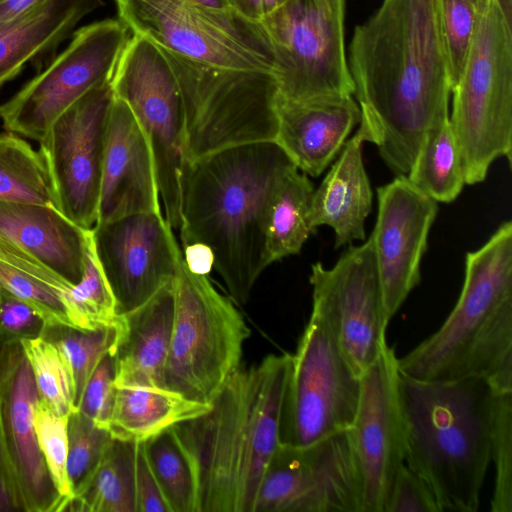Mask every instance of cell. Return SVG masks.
Wrapping results in <instances>:
<instances>
[{
  "mask_svg": "<svg viewBox=\"0 0 512 512\" xmlns=\"http://www.w3.org/2000/svg\"><path fill=\"white\" fill-rule=\"evenodd\" d=\"M401 374L421 381L481 378L512 390V222L465 257L460 296L440 328L397 358Z\"/></svg>",
  "mask_w": 512,
  "mask_h": 512,
  "instance_id": "4",
  "label": "cell"
},
{
  "mask_svg": "<svg viewBox=\"0 0 512 512\" xmlns=\"http://www.w3.org/2000/svg\"><path fill=\"white\" fill-rule=\"evenodd\" d=\"M115 395L114 362L106 355L90 377L76 410L99 427H107Z\"/></svg>",
  "mask_w": 512,
  "mask_h": 512,
  "instance_id": "42",
  "label": "cell"
},
{
  "mask_svg": "<svg viewBox=\"0 0 512 512\" xmlns=\"http://www.w3.org/2000/svg\"><path fill=\"white\" fill-rule=\"evenodd\" d=\"M111 87L114 97L128 105L147 137L165 219L172 229L179 230L185 119L174 71L158 46L132 34L117 63Z\"/></svg>",
  "mask_w": 512,
  "mask_h": 512,
  "instance_id": "12",
  "label": "cell"
},
{
  "mask_svg": "<svg viewBox=\"0 0 512 512\" xmlns=\"http://www.w3.org/2000/svg\"><path fill=\"white\" fill-rule=\"evenodd\" d=\"M347 58L367 142L407 175L428 129L449 116L439 0H383L356 26Z\"/></svg>",
  "mask_w": 512,
  "mask_h": 512,
  "instance_id": "1",
  "label": "cell"
},
{
  "mask_svg": "<svg viewBox=\"0 0 512 512\" xmlns=\"http://www.w3.org/2000/svg\"><path fill=\"white\" fill-rule=\"evenodd\" d=\"M437 202H453L465 183L461 155L449 116L430 127L406 175Z\"/></svg>",
  "mask_w": 512,
  "mask_h": 512,
  "instance_id": "31",
  "label": "cell"
},
{
  "mask_svg": "<svg viewBox=\"0 0 512 512\" xmlns=\"http://www.w3.org/2000/svg\"><path fill=\"white\" fill-rule=\"evenodd\" d=\"M292 354L239 367L210 409L172 427L190 465L195 512H254L266 468L280 444Z\"/></svg>",
  "mask_w": 512,
  "mask_h": 512,
  "instance_id": "3",
  "label": "cell"
},
{
  "mask_svg": "<svg viewBox=\"0 0 512 512\" xmlns=\"http://www.w3.org/2000/svg\"><path fill=\"white\" fill-rule=\"evenodd\" d=\"M210 403L190 400L161 387L115 386L106 429L114 439L145 442L206 413Z\"/></svg>",
  "mask_w": 512,
  "mask_h": 512,
  "instance_id": "27",
  "label": "cell"
},
{
  "mask_svg": "<svg viewBox=\"0 0 512 512\" xmlns=\"http://www.w3.org/2000/svg\"><path fill=\"white\" fill-rule=\"evenodd\" d=\"M254 512H362V481L351 428L305 446L279 444Z\"/></svg>",
  "mask_w": 512,
  "mask_h": 512,
  "instance_id": "14",
  "label": "cell"
},
{
  "mask_svg": "<svg viewBox=\"0 0 512 512\" xmlns=\"http://www.w3.org/2000/svg\"><path fill=\"white\" fill-rule=\"evenodd\" d=\"M160 49L182 96L184 162L234 146L275 141L278 86L274 74L210 67Z\"/></svg>",
  "mask_w": 512,
  "mask_h": 512,
  "instance_id": "7",
  "label": "cell"
},
{
  "mask_svg": "<svg viewBox=\"0 0 512 512\" xmlns=\"http://www.w3.org/2000/svg\"><path fill=\"white\" fill-rule=\"evenodd\" d=\"M314 186L308 175L296 167L278 186L272 200L266 230L268 264L299 254L308 237L314 233L309 224V211Z\"/></svg>",
  "mask_w": 512,
  "mask_h": 512,
  "instance_id": "30",
  "label": "cell"
},
{
  "mask_svg": "<svg viewBox=\"0 0 512 512\" xmlns=\"http://www.w3.org/2000/svg\"><path fill=\"white\" fill-rule=\"evenodd\" d=\"M0 202L56 207L50 175L40 150L10 131L0 133Z\"/></svg>",
  "mask_w": 512,
  "mask_h": 512,
  "instance_id": "32",
  "label": "cell"
},
{
  "mask_svg": "<svg viewBox=\"0 0 512 512\" xmlns=\"http://www.w3.org/2000/svg\"><path fill=\"white\" fill-rule=\"evenodd\" d=\"M91 237L119 315L142 305L175 277L182 252L161 211L95 224Z\"/></svg>",
  "mask_w": 512,
  "mask_h": 512,
  "instance_id": "18",
  "label": "cell"
},
{
  "mask_svg": "<svg viewBox=\"0 0 512 512\" xmlns=\"http://www.w3.org/2000/svg\"><path fill=\"white\" fill-rule=\"evenodd\" d=\"M31 367L39 403L60 415L75 410L69 371L57 349L43 337L21 342Z\"/></svg>",
  "mask_w": 512,
  "mask_h": 512,
  "instance_id": "35",
  "label": "cell"
},
{
  "mask_svg": "<svg viewBox=\"0 0 512 512\" xmlns=\"http://www.w3.org/2000/svg\"><path fill=\"white\" fill-rule=\"evenodd\" d=\"M70 300L85 330L117 326L120 315L116 301L96 256L92 237L81 280L72 286Z\"/></svg>",
  "mask_w": 512,
  "mask_h": 512,
  "instance_id": "36",
  "label": "cell"
},
{
  "mask_svg": "<svg viewBox=\"0 0 512 512\" xmlns=\"http://www.w3.org/2000/svg\"><path fill=\"white\" fill-rule=\"evenodd\" d=\"M491 463L495 478L492 512H512V390L493 389Z\"/></svg>",
  "mask_w": 512,
  "mask_h": 512,
  "instance_id": "37",
  "label": "cell"
},
{
  "mask_svg": "<svg viewBox=\"0 0 512 512\" xmlns=\"http://www.w3.org/2000/svg\"><path fill=\"white\" fill-rule=\"evenodd\" d=\"M491 1L492 0H471L478 14L483 13L488 8Z\"/></svg>",
  "mask_w": 512,
  "mask_h": 512,
  "instance_id": "52",
  "label": "cell"
},
{
  "mask_svg": "<svg viewBox=\"0 0 512 512\" xmlns=\"http://www.w3.org/2000/svg\"><path fill=\"white\" fill-rule=\"evenodd\" d=\"M397 358L387 346L360 377L351 434L362 481V512H386L395 475L405 463Z\"/></svg>",
  "mask_w": 512,
  "mask_h": 512,
  "instance_id": "17",
  "label": "cell"
},
{
  "mask_svg": "<svg viewBox=\"0 0 512 512\" xmlns=\"http://www.w3.org/2000/svg\"><path fill=\"white\" fill-rule=\"evenodd\" d=\"M135 493L137 512H171L152 471L143 442L136 444Z\"/></svg>",
  "mask_w": 512,
  "mask_h": 512,
  "instance_id": "44",
  "label": "cell"
},
{
  "mask_svg": "<svg viewBox=\"0 0 512 512\" xmlns=\"http://www.w3.org/2000/svg\"><path fill=\"white\" fill-rule=\"evenodd\" d=\"M111 81L85 94L49 127L39 141L57 209L80 227L97 222Z\"/></svg>",
  "mask_w": 512,
  "mask_h": 512,
  "instance_id": "15",
  "label": "cell"
},
{
  "mask_svg": "<svg viewBox=\"0 0 512 512\" xmlns=\"http://www.w3.org/2000/svg\"><path fill=\"white\" fill-rule=\"evenodd\" d=\"M309 282L312 306L327 318L345 358L361 377L388 346L389 323L371 236L361 245L350 244L331 268L314 263Z\"/></svg>",
  "mask_w": 512,
  "mask_h": 512,
  "instance_id": "16",
  "label": "cell"
},
{
  "mask_svg": "<svg viewBox=\"0 0 512 512\" xmlns=\"http://www.w3.org/2000/svg\"><path fill=\"white\" fill-rule=\"evenodd\" d=\"M450 124L465 183L485 180L492 163H512V24L496 0L479 14L461 77L451 91Z\"/></svg>",
  "mask_w": 512,
  "mask_h": 512,
  "instance_id": "6",
  "label": "cell"
},
{
  "mask_svg": "<svg viewBox=\"0 0 512 512\" xmlns=\"http://www.w3.org/2000/svg\"><path fill=\"white\" fill-rule=\"evenodd\" d=\"M118 19L160 48L210 67L276 76L278 62L262 24L217 14L190 0H114Z\"/></svg>",
  "mask_w": 512,
  "mask_h": 512,
  "instance_id": "9",
  "label": "cell"
},
{
  "mask_svg": "<svg viewBox=\"0 0 512 512\" xmlns=\"http://www.w3.org/2000/svg\"><path fill=\"white\" fill-rule=\"evenodd\" d=\"M38 403L21 342L0 348L1 426L25 511L60 512L63 499L52 483L37 441Z\"/></svg>",
  "mask_w": 512,
  "mask_h": 512,
  "instance_id": "20",
  "label": "cell"
},
{
  "mask_svg": "<svg viewBox=\"0 0 512 512\" xmlns=\"http://www.w3.org/2000/svg\"><path fill=\"white\" fill-rule=\"evenodd\" d=\"M439 11L452 91L465 67L479 14L471 0H439Z\"/></svg>",
  "mask_w": 512,
  "mask_h": 512,
  "instance_id": "39",
  "label": "cell"
},
{
  "mask_svg": "<svg viewBox=\"0 0 512 512\" xmlns=\"http://www.w3.org/2000/svg\"><path fill=\"white\" fill-rule=\"evenodd\" d=\"M68 416L57 414L40 403L35 416L40 451L52 483L63 499L61 511L71 496L67 474Z\"/></svg>",
  "mask_w": 512,
  "mask_h": 512,
  "instance_id": "40",
  "label": "cell"
},
{
  "mask_svg": "<svg viewBox=\"0 0 512 512\" xmlns=\"http://www.w3.org/2000/svg\"><path fill=\"white\" fill-rule=\"evenodd\" d=\"M346 0H285L262 26L273 46L279 95L290 101L352 96Z\"/></svg>",
  "mask_w": 512,
  "mask_h": 512,
  "instance_id": "11",
  "label": "cell"
},
{
  "mask_svg": "<svg viewBox=\"0 0 512 512\" xmlns=\"http://www.w3.org/2000/svg\"><path fill=\"white\" fill-rule=\"evenodd\" d=\"M46 0H0V27L29 12Z\"/></svg>",
  "mask_w": 512,
  "mask_h": 512,
  "instance_id": "47",
  "label": "cell"
},
{
  "mask_svg": "<svg viewBox=\"0 0 512 512\" xmlns=\"http://www.w3.org/2000/svg\"><path fill=\"white\" fill-rule=\"evenodd\" d=\"M174 320L173 280L137 308L120 315L111 352L115 386L164 388Z\"/></svg>",
  "mask_w": 512,
  "mask_h": 512,
  "instance_id": "24",
  "label": "cell"
},
{
  "mask_svg": "<svg viewBox=\"0 0 512 512\" xmlns=\"http://www.w3.org/2000/svg\"><path fill=\"white\" fill-rule=\"evenodd\" d=\"M377 201V219L370 236L389 323L420 283V263L438 213V202L406 175L380 186Z\"/></svg>",
  "mask_w": 512,
  "mask_h": 512,
  "instance_id": "19",
  "label": "cell"
},
{
  "mask_svg": "<svg viewBox=\"0 0 512 512\" xmlns=\"http://www.w3.org/2000/svg\"><path fill=\"white\" fill-rule=\"evenodd\" d=\"M102 0H46L0 27V87L25 65L55 49Z\"/></svg>",
  "mask_w": 512,
  "mask_h": 512,
  "instance_id": "26",
  "label": "cell"
},
{
  "mask_svg": "<svg viewBox=\"0 0 512 512\" xmlns=\"http://www.w3.org/2000/svg\"><path fill=\"white\" fill-rule=\"evenodd\" d=\"M364 142L366 135L359 126L312 195L310 227L314 232L322 225L332 228L336 249L366 238L373 192L363 162Z\"/></svg>",
  "mask_w": 512,
  "mask_h": 512,
  "instance_id": "25",
  "label": "cell"
},
{
  "mask_svg": "<svg viewBox=\"0 0 512 512\" xmlns=\"http://www.w3.org/2000/svg\"><path fill=\"white\" fill-rule=\"evenodd\" d=\"M235 13L256 24H262L263 12L261 0H229Z\"/></svg>",
  "mask_w": 512,
  "mask_h": 512,
  "instance_id": "48",
  "label": "cell"
},
{
  "mask_svg": "<svg viewBox=\"0 0 512 512\" xmlns=\"http://www.w3.org/2000/svg\"><path fill=\"white\" fill-rule=\"evenodd\" d=\"M119 325L83 330L54 324L45 325L41 337L59 350L69 371L75 410L93 372L108 354H111L119 335Z\"/></svg>",
  "mask_w": 512,
  "mask_h": 512,
  "instance_id": "33",
  "label": "cell"
},
{
  "mask_svg": "<svg viewBox=\"0 0 512 512\" xmlns=\"http://www.w3.org/2000/svg\"><path fill=\"white\" fill-rule=\"evenodd\" d=\"M285 0H261L263 18L274 12Z\"/></svg>",
  "mask_w": 512,
  "mask_h": 512,
  "instance_id": "50",
  "label": "cell"
},
{
  "mask_svg": "<svg viewBox=\"0 0 512 512\" xmlns=\"http://www.w3.org/2000/svg\"><path fill=\"white\" fill-rule=\"evenodd\" d=\"M174 320L164 388L210 403L241 365L250 330L230 297L207 275L191 271L183 254L173 279Z\"/></svg>",
  "mask_w": 512,
  "mask_h": 512,
  "instance_id": "8",
  "label": "cell"
},
{
  "mask_svg": "<svg viewBox=\"0 0 512 512\" xmlns=\"http://www.w3.org/2000/svg\"><path fill=\"white\" fill-rule=\"evenodd\" d=\"M386 512H441L426 481L406 463L397 471Z\"/></svg>",
  "mask_w": 512,
  "mask_h": 512,
  "instance_id": "43",
  "label": "cell"
},
{
  "mask_svg": "<svg viewBox=\"0 0 512 512\" xmlns=\"http://www.w3.org/2000/svg\"><path fill=\"white\" fill-rule=\"evenodd\" d=\"M136 444L113 438L95 472L72 493L62 511L137 512Z\"/></svg>",
  "mask_w": 512,
  "mask_h": 512,
  "instance_id": "29",
  "label": "cell"
},
{
  "mask_svg": "<svg viewBox=\"0 0 512 512\" xmlns=\"http://www.w3.org/2000/svg\"><path fill=\"white\" fill-rule=\"evenodd\" d=\"M509 23L512 24V0H496Z\"/></svg>",
  "mask_w": 512,
  "mask_h": 512,
  "instance_id": "51",
  "label": "cell"
},
{
  "mask_svg": "<svg viewBox=\"0 0 512 512\" xmlns=\"http://www.w3.org/2000/svg\"><path fill=\"white\" fill-rule=\"evenodd\" d=\"M204 10L217 14L235 13L230 5L229 0H190Z\"/></svg>",
  "mask_w": 512,
  "mask_h": 512,
  "instance_id": "49",
  "label": "cell"
},
{
  "mask_svg": "<svg viewBox=\"0 0 512 512\" xmlns=\"http://www.w3.org/2000/svg\"><path fill=\"white\" fill-rule=\"evenodd\" d=\"M73 284L0 237V289L32 306L46 325H68L83 329L70 300Z\"/></svg>",
  "mask_w": 512,
  "mask_h": 512,
  "instance_id": "28",
  "label": "cell"
},
{
  "mask_svg": "<svg viewBox=\"0 0 512 512\" xmlns=\"http://www.w3.org/2000/svg\"><path fill=\"white\" fill-rule=\"evenodd\" d=\"M112 440L107 429L99 427L80 411L69 414L67 474L71 495L95 472Z\"/></svg>",
  "mask_w": 512,
  "mask_h": 512,
  "instance_id": "38",
  "label": "cell"
},
{
  "mask_svg": "<svg viewBox=\"0 0 512 512\" xmlns=\"http://www.w3.org/2000/svg\"><path fill=\"white\" fill-rule=\"evenodd\" d=\"M0 512H26L6 448L0 419Z\"/></svg>",
  "mask_w": 512,
  "mask_h": 512,
  "instance_id": "45",
  "label": "cell"
},
{
  "mask_svg": "<svg viewBox=\"0 0 512 512\" xmlns=\"http://www.w3.org/2000/svg\"><path fill=\"white\" fill-rule=\"evenodd\" d=\"M405 463L440 511L476 512L491 464L493 388L481 378L421 381L400 373Z\"/></svg>",
  "mask_w": 512,
  "mask_h": 512,
  "instance_id": "5",
  "label": "cell"
},
{
  "mask_svg": "<svg viewBox=\"0 0 512 512\" xmlns=\"http://www.w3.org/2000/svg\"><path fill=\"white\" fill-rule=\"evenodd\" d=\"M159 196L147 137L128 105L113 97L107 121L96 224L131 214L161 211Z\"/></svg>",
  "mask_w": 512,
  "mask_h": 512,
  "instance_id": "21",
  "label": "cell"
},
{
  "mask_svg": "<svg viewBox=\"0 0 512 512\" xmlns=\"http://www.w3.org/2000/svg\"><path fill=\"white\" fill-rule=\"evenodd\" d=\"M184 260L189 269L195 273L207 275L213 268V255L211 250L201 244H191L183 247Z\"/></svg>",
  "mask_w": 512,
  "mask_h": 512,
  "instance_id": "46",
  "label": "cell"
},
{
  "mask_svg": "<svg viewBox=\"0 0 512 512\" xmlns=\"http://www.w3.org/2000/svg\"><path fill=\"white\" fill-rule=\"evenodd\" d=\"M360 389V377L345 358L330 323L312 306L292 354L281 415L280 443L305 446L350 429Z\"/></svg>",
  "mask_w": 512,
  "mask_h": 512,
  "instance_id": "10",
  "label": "cell"
},
{
  "mask_svg": "<svg viewBox=\"0 0 512 512\" xmlns=\"http://www.w3.org/2000/svg\"><path fill=\"white\" fill-rule=\"evenodd\" d=\"M143 443L171 512H195V487L191 468L172 428Z\"/></svg>",
  "mask_w": 512,
  "mask_h": 512,
  "instance_id": "34",
  "label": "cell"
},
{
  "mask_svg": "<svg viewBox=\"0 0 512 512\" xmlns=\"http://www.w3.org/2000/svg\"><path fill=\"white\" fill-rule=\"evenodd\" d=\"M90 236L91 229L80 227L54 206L0 202V237L73 285L83 276Z\"/></svg>",
  "mask_w": 512,
  "mask_h": 512,
  "instance_id": "23",
  "label": "cell"
},
{
  "mask_svg": "<svg viewBox=\"0 0 512 512\" xmlns=\"http://www.w3.org/2000/svg\"><path fill=\"white\" fill-rule=\"evenodd\" d=\"M275 142L297 169L318 177L343 148L361 110L352 96L290 101L278 93Z\"/></svg>",
  "mask_w": 512,
  "mask_h": 512,
  "instance_id": "22",
  "label": "cell"
},
{
  "mask_svg": "<svg viewBox=\"0 0 512 512\" xmlns=\"http://www.w3.org/2000/svg\"><path fill=\"white\" fill-rule=\"evenodd\" d=\"M130 37L129 29L111 18L74 31L67 47L0 105L4 129L39 142L64 111L111 81Z\"/></svg>",
  "mask_w": 512,
  "mask_h": 512,
  "instance_id": "13",
  "label": "cell"
},
{
  "mask_svg": "<svg viewBox=\"0 0 512 512\" xmlns=\"http://www.w3.org/2000/svg\"><path fill=\"white\" fill-rule=\"evenodd\" d=\"M295 167L275 141L234 146L183 164L182 246L201 244L211 250L213 268L235 304L247 303L269 266L270 206L281 181Z\"/></svg>",
  "mask_w": 512,
  "mask_h": 512,
  "instance_id": "2",
  "label": "cell"
},
{
  "mask_svg": "<svg viewBox=\"0 0 512 512\" xmlns=\"http://www.w3.org/2000/svg\"><path fill=\"white\" fill-rule=\"evenodd\" d=\"M45 325L32 306L0 289V348L41 337Z\"/></svg>",
  "mask_w": 512,
  "mask_h": 512,
  "instance_id": "41",
  "label": "cell"
}]
</instances>
